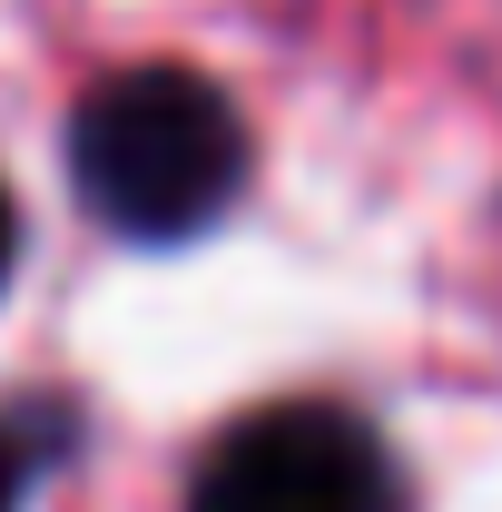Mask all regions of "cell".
<instances>
[{"mask_svg":"<svg viewBox=\"0 0 502 512\" xmlns=\"http://www.w3.org/2000/svg\"><path fill=\"white\" fill-rule=\"evenodd\" d=\"M69 188L109 237L188 247L247 188V119L217 79L178 60L119 69L69 109Z\"/></svg>","mask_w":502,"mask_h":512,"instance_id":"obj_1","label":"cell"},{"mask_svg":"<svg viewBox=\"0 0 502 512\" xmlns=\"http://www.w3.org/2000/svg\"><path fill=\"white\" fill-rule=\"evenodd\" d=\"M188 512H404V473L345 404H266L207 453Z\"/></svg>","mask_w":502,"mask_h":512,"instance_id":"obj_2","label":"cell"},{"mask_svg":"<svg viewBox=\"0 0 502 512\" xmlns=\"http://www.w3.org/2000/svg\"><path fill=\"white\" fill-rule=\"evenodd\" d=\"M20 483H30V463H20L10 434H0V512H20Z\"/></svg>","mask_w":502,"mask_h":512,"instance_id":"obj_3","label":"cell"},{"mask_svg":"<svg viewBox=\"0 0 502 512\" xmlns=\"http://www.w3.org/2000/svg\"><path fill=\"white\" fill-rule=\"evenodd\" d=\"M10 256H20V217H10V188H0V286H10Z\"/></svg>","mask_w":502,"mask_h":512,"instance_id":"obj_4","label":"cell"}]
</instances>
